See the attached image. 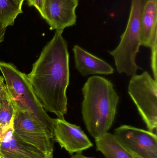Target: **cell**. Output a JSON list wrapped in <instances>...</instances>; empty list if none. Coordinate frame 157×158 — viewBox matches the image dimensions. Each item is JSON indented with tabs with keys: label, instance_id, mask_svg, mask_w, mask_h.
Listing matches in <instances>:
<instances>
[{
	"label": "cell",
	"instance_id": "3957f363",
	"mask_svg": "<svg viewBox=\"0 0 157 158\" xmlns=\"http://www.w3.org/2000/svg\"><path fill=\"white\" fill-rule=\"evenodd\" d=\"M0 71L3 76L14 107L27 113L54 133L55 119L50 118L41 106L27 75L18 70L13 64L2 61H0Z\"/></svg>",
	"mask_w": 157,
	"mask_h": 158
},
{
	"label": "cell",
	"instance_id": "5bb4252c",
	"mask_svg": "<svg viewBox=\"0 0 157 158\" xmlns=\"http://www.w3.org/2000/svg\"><path fill=\"white\" fill-rule=\"evenodd\" d=\"M25 0H0V23L5 27L13 26Z\"/></svg>",
	"mask_w": 157,
	"mask_h": 158
},
{
	"label": "cell",
	"instance_id": "7a4b0ae2",
	"mask_svg": "<svg viewBox=\"0 0 157 158\" xmlns=\"http://www.w3.org/2000/svg\"><path fill=\"white\" fill-rule=\"evenodd\" d=\"M82 113L88 133L96 139L108 132L117 112L120 97L108 79L90 77L83 88Z\"/></svg>",
	"mask_w": 157,
	"mask_h": 158
},
{
	"label": "cell",
	"instance_id": "30bf717a",
	"mask_svg": "<svg viewBox=\"0 0 157 158\" xmlns=\"http://www.w3.org/2000/svg\"><path fill=\"white\" fill-rule=\"evenodd\" d=\"M0 156L5 158H53L20 138L9 127L0 142Z\"/></svg>",
	"mask_w": 157,
	"mask_h": 158
},
{
	"label": "cell",
	"instance_id": "52a82bcc",
	"mask_svg": "<svg viewBox=\"0 0 157 158\" xmlns=\"http://www.w3.org/2000/svg\"><path fill=\"white\" fill-rule=\"evenodd\" d=\"M113 135L117 141L133 156L157 158L156 134L130 125L116 128Z\"/></svg>",
	"mask_w": 157,
	"mask_h": 158
},
{
	"label": "cell",
	"instance_id": "7402d4cb",
	"mask_svg": "<svg viewBox=\"0 0 157 158\" xmlns=\"http://www.w3.org/2000/svg\"><path fill=\"white\" fill-rule=\"evenodd\" d=\"M0 158H5L2 157L0 156Z\"/></svg>",
	"mask_w": 157,
	"mask_h": 158
},
{
	"label": "cell",
	"instance_id": "8992f818",
	"mask_svg": "<svg viewBox=\"0 0 157 158\" xmlns=\"http://www.w3.org/2000/svg\"><path fill=\"white\" fill-rule=\"evenodd\" d=\"M13 120L14 132L25 142L53 158L54 133L28 114L16 108Z\"/></svg>",
	"mask_w": 157,
	"mask_h": 158
},
{
	"label": "cell",
	"instance_id": "5b68a950",
	"mask_svg": "<svg viewBox=\"0 0 157 158\" xmlns=\"http://www.w3.org/2000/svg\"><path fill=\"white\" fill-rule=\"evenodd\" d=\"M157 81L147 71L131 76L128 93L135 104L148 131H156Z\"/></svg>",
	"mask_w": 157,
	"mask_h": 158
},
{
	"label": "cell",
	"instance_id": "e0dca14e",
	"mask_svg": "<svg viewBox=\"0 0 157 158\" xmlns=\"http://www.w3.org/2000/svg\"><path fill=\"white\" fill-rule=\"evenodd\" d=\"M29 6H34L39 12L41 16L43 15L44 0H26Z\"/></svg>",
	"mask_w": 157,
	"mask_h": 158
},
{
	"label": "cell",
	"instance_id": "44dd1931",
	"mask_svg": "<svg viewBox=\"0 0 157 158\" xmlns=\"http://www.w3.org/2000/svg\"><path fill=\"white\" fill-rule=\"evenodd\" d=\"M134 156L135 158H143L140 157L136 156Z\"/></svg>",
	"mask_w": 157,
	"mask_h": 158
},
{
	"label": "cell",
	"instance_id": "277c9868",
	"mask_svg": "<svg viewBox=\"0 0 157 158\" xmlns=\"http://www.w3.org/2000/svg\"><path fill=\"white\" fill-rule=\"evenodd\" d=\"M146 0H131L129 20L119 45L109 53L113 56L118 73L135 74L140 67L136 56L141 45V17Z\"/></svg>",
	"mask_w": 157,
	"mask_h": 158
},
{
	"label": "cell",
	"instance_id": "8fae6325",
	"mask_svg": "<svg viewBox=\"0 0 157 158\" xmlns=\"http://www.w3.org/2000/svg\"><path fill=\"white\" fill-rule=\"evenodd\" d=\"M73 51L76 69L82 76L86 77L96 74L108 75L114 73V69L109 64L78 45H74Z\"/></svg>",
	"mask_w": 157,
	"mask_h": 158
},
{
	"label": "cell",
	"instance_id": "6da1fadb",
	"mask_svg": "<svg viewBox=\"0 0 157 158\" xmlns=\"http://www.w3.org/2000/svg\"><path fill=\"white\" fill-rule=\"evenodd\" d=\"M63 32L55 31L27 75L41 106L61 119H64L67 113L66 90L70 80L69 54Z\"/></svg>",
	"mask_w": 157,
	"mask_h": 158
},
{
	"label": "cell",
	"instance_id": "4fadbf2b",
	"mask_svg": "<svg viewBox=\"0 0 157 158\" xmlns=\"http://www.w3.org/2000/svg\"><path fill=\"white\" fill-rule=\"evenodd\" d=\"M95 141L97 150L101 152L105 158H135L110 133L96 138Z\"/></svg>",
	"mask_w": 157,
	"mask_h": 158
},
{
	"label": "cell",
	"instance_id": "9a60e30c",
	"mask_svg": "<svg viewBox=\"0 0 157 158\" xmlns=\"http://www.w3.org/2000/svg\"><path fill=\"white\" fill-rule=\"evenodd\" d=\"M14 108L7 94L0 104V142L10 126L13 125Z\"/></svg>",
	"mask_w": 157,
	"mask_h": 158
},
{
	"label": "cell",
	"instance_id": "7c38bea8",
	"mask_svg": "<svg viewBox=\"0 0 157 158\" xmlns=\"http://www.w3.org/2000/svg\"><path fill=\"white\" fill-rule=\"evenodd\" d=\"M141 45L157 44V0H146L141 17Z\"/></svg>",
	"mask_w": 157,
	"mask_h": 158
},
{
	"label": "cell",
	"instance_id": "ac0fdd59",
	"mask_svg": "<svg viewBox=\"0 0 157 158\" xmlns=\"http://www.w3.org/2000/svg\"><path fill=\"white\" fill-rule=\"evenodd\" d=\"M8 94L3 77L0 76V104L4 98Z\"/></svg>",
	"mask_w": 157,
	"mask_h": 158
},
{
	"label": "cell",
	"instance_id": "ba28073f",
	"mask_svg": "<svg viewBox=\"0 0 157 158\" xmlns=\"http://www.w3.org/2000/svg\"><path fill=\"white\" fill-rule=\"evenodd\" d=\"M79 0H44L42 18L52 30L63 31L77 22Z\"/></svg>",
	"mask_w": 157,
	"mask_h": 158
},
{
	"label": "cell",
	"instance_id": "2e32d148",
	"mask_svg": "<svg viewBox=\"0 0 157 158\" xmlns=\"http://www.w3.org/2000/svg\"><path fill=\"white\" fill-rule=\"evenodd\" d=\"M152 50L151 56V67L154 76V79L157 81V44L154 45L151 48Z\"/></svg>",
	"mask_w": 157,
	"mask_h": 158
},
{
	"label": "cell",
	"instance_id": "9c48e42d",
	"mask_svg": "<svg viewBox=\"0 0 157 158\" xmlns=\"http://www.w3.org/2000/svg\"><path fill=\"white\" fill-rule=\"evenodd\" d=\"M54 140L71 155L81 153L93 146L80 126L69 123L65 119H55Z\"/></svg>",
	"mask_w": 157,
	"mask_h": 158
},
{
	"label": "cell",
	"instance_id": "d6986e66",
	"mask_svg": "<svg viewBox=\"0 0 157 158\" xmlns=\"http://www.w3.org/2000/svg\"><path fill=\"white\" fill-rule=\"evenodd\" d=\"M6 27L0 23V44L3 41L4 35L6 31Z\"/></svg>",
	"mask_w": 157,
	"mask_h": 158
},
{
	"label": "cell",
	"instance_id": "ffe728a7",
	"mask_svg": "<svg viewBox=\"0 0 157 158\" xmlns=\"http://www.w3.org/2000/svg\"><path fill=\"white\" fill-rule=\"evenodd\" d=\"M71 158H93L89 157L86 156L84 155H82L81 153H78L76 155H74Z\"/></svg>",
	"mask_w": 157,
	"mask_h": 158
}]
</instances>
